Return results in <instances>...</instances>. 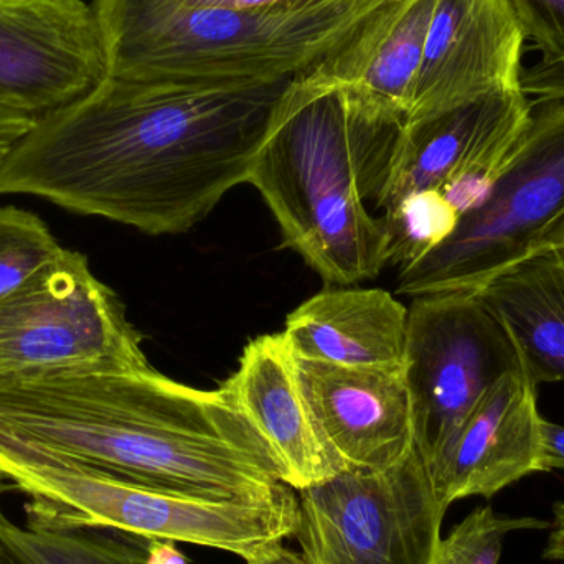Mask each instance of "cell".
Listing matches in <instances>:
<instances>
[{
    "instance_id": "cell-1",
    "label": "cell",
    "mask_w": 564,
    "mask_h": 564,
    "mask_svg": "<svg viewBox=\"0 0 564 564\" xmlns=\"http://www.w3.org/2000/svg\"><path fill=\"white\" fill-rule=\"evenodd\" d=\"M141 82L106 75L36 119L0 167V195L177 235L248 184L285 86Z\"/></svg>"
},
{
    "instance_id": "cell-2",
    "label": "cell",
    "mask_w": 564,
    "mask_h": 564,
    "mask_svg": "<svg viewBox=\"0 0 564 564\" xmlns=\"http://www.w3.org/2000/svg\"><path fill=\"white\" fill-rule=\"evenodd\" d=\"M0 454L218 499L285 486L221 388L198 390L152 367L0 377Z\"/></svg>"
},
{
    "instance_id": "cell-3",
    "label": "cell",
    "mask_w": 564,
    "mask_h": 564,
    "mask_svg": "<svg viewBox=\"0 0 564 564\" xmlns=\"http://www.w3.org/2000/svg\"><path fill=\"white\" fill-rule=\"evenodd\" d=\"M404 119L364 93L292 79L271 118L248 184L285 245L328 285L373 280L388 264L377 208Z\"/></svg>"
},
{
    "instance_id": "cell-4",
    "label": "cell",
    "mask_w": 564,
    "mask_h": 564,
    "mask_svg": "<svg viewBox=\"0 0 564 564\" xmlns=\"http://www.w3.org/2000/svg\"><path fill=\"white\" fill-rule=\"evenodd\" d=\"M384 0L307 9L177 7L93 9L106 75L141 82L271 85L307 75L340 48Z\"/></svg>"
},
{
    "instance_id": "cell-5",
    "label": "cell",
    "mask_w": 564,
    "mask_h": 564,
    "mask_svg": "<svg viewBox=\"0 0 564 564\" xmlns=\"http://www.w3.org/2000/svg\"><path fill=\"white\" fill-rule=\"evenodd\" d=\"M0 470L29 497L30 525L116 530L221 550L245 562L297 529L299 499L288 486L267 497L218 499L45 457L0 454Z\"/></svg>"
},
{
    "instance_id": "cell-6",
    "label": "cell",
    "mask_w": 564,
    "mask_h": 564,
    "mask_svg": "<svg viewBox=\"0 0 564 564\" xmlns=\"http://www.w3.org/2000/svg\"><path fill=\"white\" fill-rule=\"evenodd\" d=\"M536 105L486 200L436 250L401 268L397 292H476L542 253L564 220V99Z\"/></svg>"
},
{
    "instance_id": "cell-7",
    "label": "cell",
    "mask_w": 564,
    "mask_h": 564,
    "mask_svg": "<svg viewBox=\"0 0 564 564\" xmlns=\"http://www.w3.org/2000/svg\"><path fill=\"white\" fill-rule=\"evenodd\" d=\"M509 373H527L519 348L477 292L414 297L408 308L403 375L414 446L427 469L446 453L484 394Z\"/></svg>"
},
{
    "instance_id": "cell-8",
    "label": "cell",
    "mask_w": 564,
    "mask_h": 564,
    "mask_svg": "<svg viewBox=\"0 0 564 564\" xmlns=\"http://www.w3.org/2000/svg\"><path fill=\"white\" fill-rule=\"evenodd\" d=\"M297 494L307 564H436L447 507L416 447L397 466L345 470Z\"/></svg>"
},
{
    "instance_id": "cell-9",
    "label": "cell",
    "mask_w": 564,
    "mask_h": 564,
    "mask_svg": "<svg viewBox=\"0 0 564 564\" xmlns=\"http://www.w3.org/2000/svg\"><path fill=\"white\" fill-rule=\"evenodd\" d=\"M149 367L121 299L78 251L0 301V377Z\"/></svg>"
},
{
    "instance_id": "cell-10",
    "label": "cell",
    "mask_w": 564,
    "mask_h": 564,
    "mask_svg": "<svg viewBox=\"0 0 564 564\" xmlns=\"http://www.w3.org/2000/svg\"><path fill=\"white\" fill-rule=\"evenodd\" d=\"M532 102L522 88L499 89L421 121L404 122L377 210L417 192L440 191L463 217L486 200Z\"/></svg>"
},
{
    "instance_id": "cell-11",
    "label": "cell",
    "mask_w": 564,
    "mask_h": 564,
    "mask_svg": "<svg viewBox=\"0 0 564 564\" xmlns=\"http://www.w3.org/2000/svg\"><path fill=\"white\" fill-rule=\"evenodd\" d=\"M106 76L86 0H0V108L39 119Z\"/></svg>"
},
{
    "instance_id": "cell-12",
    "label": "cell",
    "mask_w": 564,
    "mask_h": 564,
    "mask_svg": "<svg viewBox=\"0 0 564 564\" xmlns=\"http://www.w3.org/2000/svg\"><path fill=\"white\" fill-rule=\"evenodd\" d=\"M525 40L507 0H437L404 122L520 88Z\"/></svg>"
},
{
    "instance_id": "cell-13",
    "label": "cell",
    "mask_w": 564,
    "mask_h": 564,
    "mask_svg": "<svg viewBox=\"0 0 564 564\" xmlns=\"http://www.w3.org/2000/svg\"><path fill=\"white\" fill-rule=\"evenodd\" d=\"M299 381L322 436L347 470H383L414 451L403 370L297 360Z\"/></svg>"
},
{
    "instance_id": "cell-14",
    "label": "cell",
    "mask_w": 564,
    "mask_h": 564,
    "mask_svg": "<svg viewBox=\"0 0 564 564\" xmlns=\"http://www.w3.org/2000/svg\"><path fill=\"white\" fill-rule=\"evenodd\" d=\"M542 423L529 375L497 381L430 467L441 502L449 509L467 497L490 499L523 477L545 473Z\"/></svg>"
},
{
    "instance_id": "cell-15",
    "label": "cell",
    "mask_w": 564,
    "mask_h": 564,
    "mask_svg": "<svg viewBox=\"0 0 564 564\" xmlns=\"http://www.w3.org/2000/svg\"><path fill=\"white\" fill-rule=\"evenodd\" d=\"M220 388L267 444L282 482L295 492L347 470L318 430L282 334L253 338Z\"/></svg>"
},
{
    "instance_id": "cell-16",
    "label": "cell",
    "mask_w": 564,
    "mask_h": 564,
    "mask_svg": "<svg viewBox=\"0 0 564 564\" xmlns=\"http://www.w3.org/2000/svg\"><path fill=\"white\" fill-rule=\"evenodd\" d=\"M282 337L297 360L403 370L408 307L383 289L328 285L288 315Z\"/></svg>"
},
{
    "instance_id": "cell-17",
    "label": "cell",
    "mask_w": 564,
    "mask_h": 564,
    "mask_svg": "<svg viewBox=\"0 0 564 564\" xmlns=\"http://www.w3.org/2000/svg\"><path fill=\"white\" fill-rule=\"evenodd\" d=\"M437 0H384L311 75L347 86L406 121Z\"/></svg>"
},
{
    "instance_id": "cell-18",
    "label": "cell",
    "mask_w": 564,
    "mask_h": 564,
    "mask_svg": "<svg viewBox=\"0 0 564 564\" xmlns=\"http://www.w3.org/2000/svg\"><path fill=\"white\" fill-rule=\"evenodd\" d=\"M512 335L530 380L564 383V253L543 251L476 291Z\"/></svg>"
},
{
    "instance_id": "cell-19",
    "label": "cell",
    "mask_w": 564,
    "mask_h": 564,
    "mask_svg": "<svg viewBox=\"0 0 564 564\" xmlns=\"http://www.w3.org/2000/svg\"><path fill=\"white\" fill-rule=\"evenodd\" d=\"M0 540L20 564H145L151 542L116 530L20 527L2 510Z\"/></svg>"
},
{
    "instance_id": "cell-20",
    "label": "cell",
    "mask_w": 564,
    "mask_h": 564,
    "mask_svg": "<svg viewBox=\"0 0 564 564\" xmlns=\"http://www.w3.org/2000/svg\"><path fill=\"white\" fill-rule=\"evenodd\" d=\"M391 267L406 268L436 250L456 230L460 215L440 191L408 195L381 212Z\"/></svg>"
},
{
    "instance_id": "cell-21",
    "label": "cell",
    "mask_w": 564,
    "mask_h": 564,
    "mask_svg": "<svg viewBox=\"0 0 564 564\" xmlns=\"http://www.w3.org/2000/svg\"><path fill=\"white\" fill-rule=\"evenodd\" d=\"M62 251L42 218L22 208L0 207V301L19 291Z\"/></svg>"
},
{
    "instance_id": "cell-22",
    "label": "cell",
    "mask_w": 564,
    "mask_h": 564,
    "mask_svg": "<svg viewBox=\"0 0 564 564\" xmlns=\"http://www.w3.org/2000/svg\"><path fill=\"white\" fill-rule=\"evenodd\" d=\"M552 523L535 517L497 516L492 507L474 510L441 539L436 564H499L503 540L520 530H545Z\"/></svg>"
},
{
    "instance_id": "cell-23",
    "label": "cell",
    "mask_w": 564,
    "mask_h": 564,
    "mask_svg": "<svg viewBox=\"0 0 564 564\" xmlns=\"http://www.w3.org/2000/svg\"><path fill=\"white\" fill-rule=\"evenodd\" d=\"M542 58L564 56V0H507Z\"/></svg>"
},
{
    "instance_id": "cell-24",
    "label": "cell",
    "mask_w": 564,
    "mask_h": 564,
    "mask_svg": "<svg viewBox=\"0 0 564 564\" xmlns=\"http://www.w3.org/2000/svg\"><path fill=\"white\" fill-rule=\"evenodd\" d=\"M338 0H93V9L116 7H177V9L237 10V12H263V10L307 9Z\"/></svg>"
},
{
    "instance_id": "cell-25",
    "label": "cell",
    "mask_w": 564,
    "mask_h": 564,
    "mask_svg": "<svg viewBox=\"0 0 564 564\" xmlns=\"http://www.w3.org/2000/svg\"><path fill=\"white\" fill-rule=\"evenodd\" d=\"M520 88L539 101L564 99V56L542 58L520 76Z\"/></svg>"
},
{
    "instance_id": "cell-26",
    "label": "cell",
    "mask_w": 564,
    "mask_h": 564,
    "mask_svg": "<svg viewBox=\"0 0 564 564\" xmlns=\"http://www.w3.org/2000/svg\"><path fill=\"white\" fill-rule=\"evenodd\" d=\"M36 119L0 108V167L20 141L35 126Z\"/></svg>"
},
{
    "instance_id": "cell-27",
    "label": "cell",
    "mask_w": 564,
    "mask_h": 564,
    "mask_svg": "<svg viewBox=\"0 0 564 564\" xmlns=\"http://www.w3.org/2000/svg\"><path fill=\"white\" fill-rule=\"evenodd\" d=\"M542 434L545 473L564 470V426L543 420Z\"/></svg>"
},
{
    "instance_id": "cell-28",
    "label": "cell",
    "mask_w": 564,
    "mask_h": 564,
    "mask_svg": "<svg viewBox=\"0 0 564 564\" xmlns=\"http://www.w3.org/2000/svg\"><path fill=\"white\" fill-rule=\"evenodd\" d=\"M549 543L543 550V558L564 563V500L553 506V522L550 525Z\"/></svg>"
},
{
    "instance_id": "cell-29",
    "label": "cell",
    "mask_w": 564,
    "mask_h": 564,
    "mask_svg": "<svg viewBox=\"0 0 564 564\" xmlns=\"http://www.w3.org/2000/svg\"><path fill=\"white\" fill-rule=\"evenodd\" d=\"M247 564H307V562L302 553L294 552L282 542H276L261 550L253 558L247 560Z\"/></svg>"
},
{
    "instance_id": "cell-30",
    "label": "cell",
    "mask_w": 564,
    "mask_h": 564,
    "mask_svg": "<svg viewBox=\"0 0 564 564\" xmlns=\"http://www.w3.org/2000/svg\"><path fill=\"white\" fill-rule=\"evenodd\" d=\"M177 543L151 540L145 564H191L187 556L177 549Z\"/></svg>"
},
{
    "instance_id": "cell-31",
    "label": "cell",
    "mask_w": 564,
    "mask_h": 564,
    "mask_svg": "<svg viewBox=\"0 0 564 564\" xmlns=\"http://www.w3.org/2000/svg\"><path fill=\"white\" fill-rule=\"evenodd\" d=\"M558 250L564 253V220L558 225L555 231L550 235L549 240L545 241L543 251ZM542 251V253H543Z\"/></svg>"
},
{
    "instance_id": "cell-32",
    "label": "cell",
    "mask_w": 564,
    "mask_h": 564,
    "mask_svg": "<svg viewBox=\"0 0 564 564\" xmlns=\"http://www.w3.org/2000/svg\"><path fill=\"white\" fill-rule=\"evenodd\" d=\"M0 564H20L19 560L10 553V550L7 549L2 540H0Z\"/></svg>"
},
{
    "instance_id": "cell-33",
    "label": "cell",
    "mask_w": 564,
    "mask_h": 564,
    "mask_svg": "<svg viewBox=\"0 0 564 564\" xmlns=\"http://www.w3.org/2000/svg\"><path fill=\"white\" fill-rule=\"evenodd\" d=\"M3 482H6V477H3L2 470H0V492H2Z\"/></svg>"
}]
</instances>
